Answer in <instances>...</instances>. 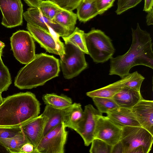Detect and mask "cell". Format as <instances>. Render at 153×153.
I'll list each match as a JSON object with an SVG mask.
<instances>
[{
	"mask_svg": "<svg viewBox=\"0 0 153 153\" xmlns=\"http://www.w3.org/2000/svg\"><path fill=\"white\" fill-rule=\"evenodd\" d=\"M131 30L132 42L128 50L123 55L110 59V75H117L123 78L136 65L153 68V43L150 33L141 29L138 23L136 29Z\"/></svg>",
	"mask_w": 153,
	"mask_h": 153,
	"instance_id": "6da1fadb",
	"label": "cell"
},
{
	"mask_svg": "<svg viewBox=\"0 0 153 153\" xmlns=\"http://www.w3.org/2000/svg\"><path fill=\"white\" fill-rule=\"evenodd\" d=\"M40 105L35 95L30 92L3 98L0 104V127L21 126L39 116Z\"/></svg>",
	"mask_w": 153,
	"mask_h": 153,
	"instance_id": "7a4b0ae2",
	"label": "cell"
},
{
	"mask_svg": "<svg viewBox=\"0 0 153 153\" xmlns=\"http://www.w3.org/2000/svg\"><path fill=\"white\" fill-rule=\"evenodd\" d=\"M59 60L53 56L41 53L21 68L15 77L14 84L20 89H31L44 85L58 76Z\"/></svg>",
	"mask_w": 153,
	"mask_h": 153,
	"instance_id": "3957f363",
	"label": "cell"
},
{
	"mask_svg": "<svg viewBox=\"0 0 153 153\" xmlns=\"http://www.w3.org/2000/svg\"><path fill=\"white\" fill-rule=\"evenodd\" d=\"M120 141L124 153H148L153 142V135L141 126L122 128Z\"/></svg>",
	"mask_w": 153,
	"mask_h": 153,
	"instance_id": "277c9868",
	"label": "cell"
},
{
	"mask_svg": "<svg viewBox=\"0 0 153 153\" xmlns=\"http://www.w3.org/2000/svg\"><path fill=\"white\" fill-rule=\"evenodd\" d=\"M85 38L88 54L94 62L104 63L112 57L115 48L111 40L104 32L93 29L85 33Z\"/></svg>",
	"mask_w": 153,
	"mask_h": 153,
	"instance_id": "5b68a950",
	"label": "cell"
},
{
	"mask_svg": "<svg viewBox=\"0 0 153 153\" xmlns=\"http://www.w3.org/2000/svg\"><path fill=\"white\" fill-rule=\"evenodd\" d=\"M64 53L60 57V64L64 77L73 78L88 67L85 53L76 46L69 42H65Z\"/></svg>",
	"mask_w": 153,
	"mask_h": 153,
	"instance_id": "8992f818",
	"label": "cell"
},
{
	"mask_svg": "<svg viewBox=\"0 0 153 153\" xmlns=\"http://www.w3.org/2000/svg\"><path fill=\"white\" fill-rule=\"evenodd\" d=\"M28 31L20 30L13 33L10 38V45L14 56L20 63L26 64L34 58L35 45Z\"/></svg>",
	"mask_w": 153,
	"mask_h": 153,
	"instance_id": "52a82bcc",
	"label": "cell"
},
{
	"mask_svg": "<svg viewBox=\"0 0 153 153\" xmlns=\"http://www.w3.org/2000/svg\"><path fill=\"white\" fill-rule=\"evenodd\" d=\"M66 128L62 123L42 136L35 153H64L68 134Z\"/></svg>",
	"mask_w": 153,
	"mask_h": 153,
	"instance_id": "ba28073f",
	"label": "cell"
},
{
	"mask_svg": "<svg viewBox=\"0 0 153 153\" xmlns=\"http://www.w3.org/2000/svg\"><path fill=\"white\" fill-rule=\"evenodd\" d=\"M27 28L33 39L47 52L62 57L64 53V45L56 34L52 33L27 22Z\"/></svg>",
	"mask_w": 153,
	"mask_h": 153,
	"instance_id": "9c48e42d",
	"label": "cell"
},
{
	"mask_svg": "<svg viewBox=\"0 0 153 153\" xmlns=\"http://www.w3.org/2000/svg\"><path fill=\"white\" fill-rule=\"evenodd\" d=\"M23 17L27 22L36 25L46 31L57 34L59 37H66L72 32L57 23L53 19L43 15L37 7H30L24 13Z\"/></svg>",
	"mask_w": 153,
	"mask_h": 153,
	"instance_id": "30bf717a",
	"label": "cell"
},
{
	"mask_svg": "<svg viewBox=\"0 0 153 153\" xmlns=\"http://www.w3.org/2000/svg\"><path fill=\"white\" fill-rule=\"evenodd\" d=\"M102 115L92 105L85 106L82 117L75 131L82 137L85 146H89L94 139L97 121Z\"/></svg>",
	"mask_w": 153,
	"mask_h": 153,
	"instance_id": "8fae6325",
	"label": "cell"
},
{
	"mask_svg": "<svg viewBox=\"0 0 153 153\" xmlns=\"http://www.w3.org/2000/svg\"><path fill=\"white\" fill-rule=\"evenodd\" d=\"M0 9L3 26L11 28L22 25L24 13L21 0H0Z\"/></svg>",
	"mask_w": 153,
	"mask_h": 153,
	"instance_id": "7c38bea8",
	"label": "cell"
},
{
	"mask_svg": "<svg viewBox=\"0 0 153 153\" xmlns=\"http://www.w3.org/2000/svg\"><path fill=\"white\" fill-rule=\"evenodd\" d=\"M122 128L119 127L107 116H100L97 121L94 138H97L113 146L120 141Z\"/></svg>",
	"mask_w": 153,
	"mask_h": 153,
	"instance_id": "4fadbf2b",
	"label": "cell"
},
{
	"mask_svg": "<svg viewBox=\"0 0 153 153\" xmlns=\"http://www.w3.org/2000/svg\"><path fill=\"white\" fill-rule=\"evenodd\" d=\"M141 126L153 135V101L143 98L131 109Z\"/></svg>",
	"mask_w": 153,
	"mask_h": 153,
	"instance_id": "5bb4252c",
	"label": "cell"
},
{
	"mask_svg": "<svg viewBox=\"0 0 153 153\" xmlns=\"http://www.w3.org/2000/svg\"><path fill=\"white\" fill-rule=\"evenodd\" d=\"M47 121L46 117L41 114L21 126L22 131L35 148L42 137Z\"/></svg>",
	"mask_w": 153,
	"mask_h": 153,
	"instance_id": "9a60e30c",
	"label": "cell"
},
{
	"mask_svg": "<svg viewBox=\"0 0 153 153\" xmlns=\"http://www.w3.org/2000/svg\"><path fill=\"white\" fill-rule=\"evenodd\" d=\"M73 106V103L68 107L60 109L46 105L42 114L47 118L42 136L60 123L65 124Z\"/></svg>",
	"mask_w": 153,
	"mask_h": 153,
	"instance_id": "2e32d148",
	"label": "cell"
},
{
	"mask_svg": "<svg viewBox=\"0 0 153 153\" xmlns=\"http://www.w3.org/2000/svg\"><path fill=\"white\" fill-rule=\"evenodd\" d=\"M106 114L112 122L121 128L127 126H141L131 109L119 107Z\"/></svg>",
	"mask_w": 153,
	"mask_h": 153,
	"instance_id": "e0dca14e",
	"label": "cell"
},
{
	"mask_svg": "<svg viewBox=\"0 0 153 153\" xmlns=\"http://www.w3.org/2000/svg\"><path fill=\"white\" fill-rule=\"evenodd\" d=\"M112 98L119 107L131 109L143 99L140 91L125 87Z\"/></svg>",
	"mask_w": 153,
	"mask_h": 153,
	"instance_id": "ac0fdd59",
	"label": "cell"
},
{
	"mask_svg": "<svg viewBox=\"0 0 153 153\" xmlns=\"http://www.w3.org/2000/svg\"><path fill=\"white\" fill-rule=\"evenodd\" d=\"M132 73L125 77L105 87L87 92L86 95L92 98L94 97L112 98L114 95L123 88L131 78Z\"/></svg>",
	"mask_w": 153,
	"mask_h": 153,
	"instance_id": "d6986e66",
	"label": "cell"
},
{
	"mask_svg": "<svg viewBox=\"0 0 153 153\" xmlns=\"http://www.w3.org/2000/svg\"><path fill=\"white\" fill-rule=\"evenodd\" d=\"M30 142L22 131L15 136L6 139L0 138V144L8 153H20V149L25 144Z\"/></svg>",
	"mask_w": 153,
	"mask_h": 153,
	"instance_id": "ffe728a7",
	"label": "cell"
},
{
	"mask_svg": "<svg viewBox=\"0 0 153 153\" xmlns=\"http://www.w3.org/2000/svg\"><path fill=\"white\" fill-rule=\"evenodd\" d=\"M76 9L77 19L83 22L89 21L99 14L95 0L90 1L82 0Z\"/></svg>",
	"mask_w": 153,
	"mask_h": 153,
	"instance_id": "44dd1931",
	"label": "cell"
},
{
	"mask_svg": "<svg viewBox=\"0 0 153 153\" xmlns=\"http://www.w3.org/2000/svg\"><path fill=\"white\" fill-rule=\"evenodd\" d=\"M42 99L46 105L57 109L66 108L73 103L71 98L64 94L58 95L54 93L46 94L43 96Z\"/></svg>",
	"mask_w": 153,
	"mask_h": 153,
	"instance_id": "7402d4cb",
	"label": "cell"
},
{
	"mask_svg": "<svg viewBox=\"0 0 153 153\" xmlns=\"http://www.w3.org/2000/svg\"><path fill=\"white\" fill-rule=\"evenodd\" d=\"M77 17L72 11L62 9L55 16L54 20L65 29L72 32L75 28Z\"/></svg>",
	"mask_w": 153,
	"mask_h": 153,
	"instance_id": "603a6c76",
	"label": "cell"
},
{
	"mask_svg": "<svg viewBox=\"0 0 153 153\" xmlns=\"http://www.w3.org/2000/svg\"><path fill=\"white\" fill-rule=\"evenodd\" d=\"M84 31L76 27L73 31L67 37L62 38L65 42H69L73 43L85 54H88Z\"/></svg>",
	"mask_w": 153,
	"mask_h": 153,
	"instance_id": "cb8c5ba5",
	"label": "cell"
},
{
	"mask_svg": "<svg viewBox=\"0 0 153 153\" xmlns=\"http://www.w3.org/2000/svg\"><path fill=\"white\" fill-rule=\"evenodd\" d=\"M83 113V111L81 104L73 103V106L69 114L68 120L64 124L65 127L75 130L82 117Z\"/></svg>",
	"mask_w": 153,
	"mask_h": 153,
	"instance_id": "d4e9b609",
	"label": "cell"
},
{
	"mask_svg": "<svg viewBox=\"0 0 153 153\" xmlns=\"http://www.w3.org/2000/svg\"><path fill=\"white\" fill-rule=\"evenodd\" d=\"M38 8L43 15L51 19H53L56 15L62 10L50 0L41 1Z\"/></svg>",
	"mask_w": 153,
	"mask_h": 153,
	"instance_id": "484cf974",
	"label": "cell"
},
{
	"mask_svg": "<svg viewBox=\"0 0 153 153\" xmlns=\"http://www.w3.org/2000/svg\"><path fill=\"white\" fill-rule=\"evenodd\" d=\"M98 110L102 113H106L119 106L112 98L98 97L91 98Z\"/></svg>",
	"mask_w": 153,
	"mask_h": 153,
	"instance_id": "4316f807",
	"label": "cell"
},
{
	"mask_svg": "<svg viewBox=\"0 0 153 153\" xmlns=\"http://www.w3.org/2000/svg\"><path fill=\"white\" fill-rule=\"evenodd\" d=\"M10 74L7 67L0 59V92L7 91L12 83Z\"/></svg>",
	"mask_w": 153,
	"mask_h": 153,
	"instance_id": "83f0119b",
	"label": "cell"
},
{
	"mask_svg": "<svg viewBox=\"0 0 153 153\" xmlns=\"http://www.w3.org/2000/svg\"><path fill=\"white\" fill-rule=\"evenodd\" d=\"M91 153H111L112 146L100 139L94 138L91 143Z\"/></svg>",
	"mask_w": 153,
	"mask_h": 153,
	"instance_id": "f1b7e54d",
	"label": "cell"
},
{
	"mask_svg": "<svg viewBox=\"0 0 153 153\" xmlns=\"http://www.w3.org/2000/svg\"><path fill=\"white\" fill-rule=\"evenodd\" d=\"M144 79L142 75L137 71H135L132 73L131 78L126 82L124 87L140 91L142 83Z\"/></svg>",
	"mask_w": 153,
	"mask_h": 153,
	"instance_id": "f546056e",
	"label": "cell"
},
{
	"mask_svg": "<svg viewBox=\"0 0 153 153\" xmlns=\"http://www.w3.org/2000/svg\"><path fill=\"white\" fill-rule=\"evenodd\" d=\"M142 0H118L117 9L115 12L120 15L128 10L134 7Z\"/></svg>",
	"mask_w": 153,
	"mask_h": 153,
	"instance_id": "4dcf8cb0",
	"label": "cell"
},
{
	"mask_svg": "<svg viewBox=\"0 0 153 153\" xmlns=\"http://www.w3.org/2000/svg\"><path fill=\"white\" fill-rule=\"evenodd\" d=\"M62 9L73 11L76 9L82 0H51Z\"/></svg>",
	"mask_w": 153,
	"mask_h": 153,
	"instance_id": "1f68e13d",
	"label": "cell"
},
{
	"mask_svg": "<svg viewBox=\"0 0 153 153\" xmlns=\"http://www.w3.org/2000/svg\"><path fill=\"white\" fill-rule=\"evenodd\" d=\"M22 131L21 126L0 127V138L13 137L19 134Z\"/></svg>",
	"mask_w": 153,
	"mask_h": 153,
	"instance_id": "d6a6232c",
	"label": "cell"
},
{
	"mask_svg": "<svg viewBox=\"0 0 153 153\" xmlns=\"http://www.w3.org/2000/svg\"><path fill=\"white\" fill-rule=\"evenodd\" d=\"M99 14L103 13L113 6L115 0H95Z\"/></svg>",
	"mask_w": 153,
	"mask_h": 153,
	"instance_id": "836d02e7",
	"label": "cell"
},
{
	"mask_svg": "<svg viewBox=\"0 0 153 153\" xmlns=\"http://www.w3.org/2000/svg\"><path fill=\"white\" fill-rule=\"evenodd\" d=\"M20 153H35V148L30 143H27L21 147Z\"/></svg>",
	"mask_w": 153,
	"mask_h": 153,
	"instance_id": "e575fe53",
	"label": "cell"
},
{
	"mask_svg": "<svg viewBox=\"0 0 153 153\" xmlns=\"http://www.w3.org/2000/svg\"><path fill=\"white\" fill-rule=\"evenodd\" d=\"M111 153H124L123 146L120 141L112 146Z\"/></svg>",
	"mask_w": 153,
	"mask_h": 153,
	"instance_id": "d590c367",
	"label": "cell"
},
{
	"mask_svg": "<svg viewBox=\"0 0 153 153\" xmlns=\"http://www.w3.org/2000/svg\"><path fill=\"white\" fill-rule=\"evenodd\" d=\"M148 13L146 16V22L148 25L149 26L153 24V8L147 12Z\"/></svg>",
	"mask_w": 153,
	"mask_h": 153,
	"instance_id": "8d00e7d4",
	"label": "cell"
},
{
	"mask_svg": "<svg viewBox=\"0 0 153 153\" xmlns=\"http://www.w3.org/2000/svg\"><path fill=\"white\" fill-rule=\"evenodd\" d=\"M30 7H39L41 1L40 0H23Z\"/></svg>",
	"mask_w": 153,
	"mask_h": 153,
	"instance_id": "74e56055",
	"label": "cell"
},
{
	"mask_svg": "<svg viewBox=\"0 0 153 153\" xmlns=\"http://www.w3.org/2000/svg\"><path fill=\"white\" fill-rule=\"evenodd\" d=\"M153 0H145L144 6L143 10L147 12L153 8Z\"/></svg>",
	"mask_w": 153,
	"mask_h": 153,
	"instance_id": "f35d334b",
	"label": "cell"
},
{
	"mask_svg": "<svg viewBox=\"0 0 153 153\" xmlns=\"http://www.w3.org/2000/svg\"><path fill=\"white\" fill-rule=\"evenodd\" d=\"M8 152L6 149L0 144V153Z\"/></svg>",
	"mask_w": 153,
	"mask_h": 153,
	"instance_id": "ab89813d",
	"label": "cell"
},
{
	"mask_svg": "<svg viewBox=\"0 0 153 153\" xmlns=\"http://www.w3.org/2000/svg\"><path fill=\"white\" fill-rule=\"evenodd\" d=\"M5 46V45L4 43L0 41V51H2Z\"/></svg>",
	"mask_w": 153,
	"mask_h": 153,
	"instance_id": "60d3db41",
	"label": "cell"
},
{
	"mask_svg": "<svg viewBox=\"0 0 153 153\" xmlns=\"http://www.w3.org/2000/svg\"><path fill=\"white\" fill-rule=\"evenodd\" d=\"M1 93L0 92V104L3 101V98L2 97Z\"/></svg>",
	"mask_w": 153,
	"mask_h": 153,
	"instance_id": "b9f144b4",
	"label": "cell"
},
{
	"mask_svg": "<svg viewBox=\"0 0 153 153\" xmlns=\"http://www.w3.org/2000/svg\"><path fill=\"white\" fill-rule=\"evenodd\" d=\"M2 51H0V59L1 58V56L2 54Z\"/></svg>",
	"mask_w": 153,
	"mask_h": 153,
	"instance_id": "7bdbcfd3",
	"label": "cell"
},
{
	"mask_svg": "<svg viewBox=\"0 0 153 153\" xmlns=\"http://www.w3.org/2000/svg\"><path fill=\"white\" fill-rule=\"evenodd\" d=\"M85 1H92L95 0H84Z\"/></svg>",
	"mask_w": 153,
	"mask_h": 153,
	"instance_id": "ee69618b",
	"label": "cell"
},
{
	"mask_svg": "<svg viewBox=\"0 0 153 153\" xmlns=\"http://www.w3.org/2000/svg\"><path fill=\"white\" fill-rule=\"evenodd\" d=\"M40 1L43 0H40Z\"/></svg>",
	"mask_w": 153,
	"mask_h": 153,
	"instance_id": "f6af8a7d",
	"label": "cell"
}]
</instances>
